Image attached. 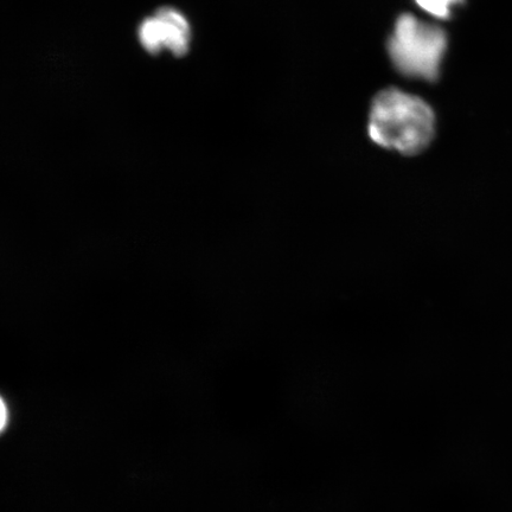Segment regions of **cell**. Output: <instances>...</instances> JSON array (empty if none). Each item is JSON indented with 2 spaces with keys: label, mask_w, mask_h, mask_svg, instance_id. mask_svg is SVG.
<instances>
[{
  "label": "cell",
  "mask_w": 512,
  "mask_h": 512,
  "mask_svg": "<svg viewBox=\"0 0 512 512\" xmlns=\"http://www.w3.org/2000/svg\"><path fill=\"white\" fill-rule=\"evenodd\" d=\"M435 117L424 100L390 88L371 106L369 136L377 145L403 155H418L432 142Z\"/></svg>",
  "instance_id": "1"
},
{
  "label": "cell",
  "mask_w": 512,
  "mask_h": 512,
  "mask_svg": "<svg viewBox=\"0 0 512 512\" xmlns=\"http://www.w3.org/2000/svg\"><path fill=\"white\" fill-rule=\"evenodd\" d=\"M447 48L445 31L402 15L389 38L388 51L396 69L407 78L435 81Z\"/></svg>",
  "instance_id": "2"
},
{
  "label": "cell",
  "mask_w": 512,
  "mask_h": 512,
  "mask_svg": "<svg viewBox=\"0 0 512 512\" xmlns=\"http://www.w3.org/2000/svg\"><path fill=\"white\" fill-rule=\"evenodd\" d=\"M156 17L162 25L164 49H168L177 57L188 53L190 47V25L181 12L175 9H160Z\"/></svg>",
  "instance_id": "3"
},
{
  "label": "cell",
  "mask_w": 512,
  "mask_h": 512,
  "mask_svg": "<svg viewBox=\"0 0 512 512\" xmlns=\"http://www.w3.org/2000/svg\"><path fill=\"white\" fill-rule=\"evenodd\" d=\"M139 38L150 54H158L164 49L162 25L156 16L145 19L140 25Z\"/></svg>",
  "instance_id": "4"
},
{
  "label": "cell",
  "mask_w": 512,
  "mask_h": 512,
  "mask_svg": "<svg viewBox=\"0 0 512 512\" xmlns=\"http://www.w3.org/2000/svg\"><path fill=\"white\" fill-rule=\"evenodd\" d=\"M420 6L434 17L450 18L454 6L464 3V0H415Z\"/></svg>",
  "instance_id": "5"
},
{
  "label": "cell",
  "mask_w": 512,
  "mask_h": 512,
  "mask_svg": "<svg viewBox=\"0 0 512 512\" xmlns=\"http://www.w3.org/2000/svg\"><path fill=\"white\" fill-rule=\"evenodd\" d=\"M8 424V409H6L5 403L0 398V432H2Z\"/></svg>",
  "instance_id": "6"
}]
</instances>
